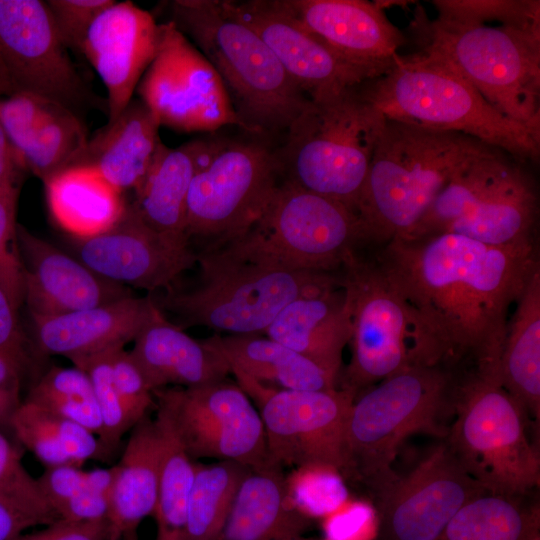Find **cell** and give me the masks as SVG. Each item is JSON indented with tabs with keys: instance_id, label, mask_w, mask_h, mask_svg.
Masks as SVG:
<instances>
[{
	"instance_id": "1",
	"label": "cell",
	"mask_w": 540,
	"mask_h": 540,
	"mask_svg": "<svg viewBox=\"0 0 540 540\" xmlns=\"http://www.w3.org/2000/svg\"><path fill=\"white\" fill-rule=\"evenodd\" d=\"M376 262L457 371L499 381L509 309L539 267L534 242L495 246L454 234L393 238Z\"/></svg>"
},
{
	"instance_id": "2",
	"label": "cell",
	"mask_w": 540,
	"mask_h": 540,
	"mask_svg": "<svg viewBox=\"0 0 540 540\" xmlns=\"http://www.w3.org/2000/svg\"><path fill=\"white\" fill-rule=\"evenodd\" d=\"M196 254L198 284L185 290L172 286L159 302L153 299L181 329L204 326L229 335L262 334L293 300L340 283L338 272L287 268L234 241L204 247Z\"/></svg>"
},
{
	"instance_id": "3",
	"label": "cell",
	"mask_w": 540,
	"mask_h": 540,
	"mask_svg": "<svg viewBox=\"0 0 540 540\" xmlns=\"http://www.w3.org/2000/svg\"><path fill=\"white\" fill-rule=\"evenodd\" d=\"M492 149L460 133L386 118L356 206L364 245L408 236L447 182Z\"/></svg>"
},
{
	"instance_id": "4",
	"label": "cell",
	"mask_w": 540,
	"mask_h": 540,
	"mask_svg": "<svg viewBox=\"0 0 540 540\" xmlns=\"http://www.w3.org/2000/svg\"><path fill=\"white\" fill-rule=\"evenodd\" d=\"M169 14L218 72L241 129L266 139L287 131L310 98L227 0H174Z\"/></svg>"
},
{
	"instance_id": "5",
	"label": "cell",
	"mask_w": 540,
	"mask_h": 540,
	"mask_svg": "<svg viewBox=\"0 0 540 540\" xmlns=\"http://www.w3.org/2000/svg\"><path fill=\"white\" fill-rule=\"evenodd\" d=\"M458 377L442 364L411 366L360 393L346 422L344 479L374 495L396 474L393 464L410 436L444 439L454 416Z\"/></svg>"
},
{
	"instance_id": "6",
	"label": "cell",
	"mask_w": 540,
	"mask_h": 540,
	"mask_svg": "<svg viewBox=\"0 0 540 540\" xmlns=\"http://www.w3.org/2000/svg\"><path fill=\"white\" fill-rule=\"evenodd\" d=\"M360 87L386 118L469 136L520 163L539 156L540 135L500 113L456 71L425 53L398 54L385 73Z\"/></svg>"
},
{
	"instance_id": "7",
	"label": "cell",
	"mask_w": 540,
	"mask_h": 540,
	"mask_svg": "<svg viewBox=\"0 0 540 540\" xmlns=\"http://www.w3.org/2000/svg\"><path fill=\"white\" fill-rule=\"evenodd\" d=\"M360 86L310 99L276 149L282 180L355 213L386 121Z\"/></svg>"
},
{
	"instance_id": "8",
	"label": "cell",
	"mask_w": 540,
	"mask_h": 540,
	"mask_svg": "<svg viewBox=\"0 0 540 540\" xmlns=\"http://www.w3.org/2000/svg\"><path fill=\"white\" fill-rule=\"evenodd\" d=\"M422 53L469 82L496 110L540 135V30L430 20L416 10Z\"/></svg>"
},
{
	"instance_id": "9",
	"label": "cell",
	"mask_w": 540,
	"mask_h": 540,
	"mask_svg": "<svg viewBox=\"0 0 540 540\" xmlns=\"http://www.w3.org/2000/svg\"><path fill=\"white\" fill-rule=\"evenodd\" d=\"M351 316V357L338 387L355 398L411 366L445 365L419 313L391 284L376 261L352 250L339 270Z\"/></svg>"
},
{
	"instance_id": "10",
	"label": "cell",
	"mask_w": 540,
	"mask_h": 540,
	"mask_svg": "<svg viewBox=\"0 0 540 540\" xmlns=\"http://www.w3.org/2000/svg\"><path fill=\"white\" fill-rule=\"evenodd\" d=\"M529 419L496 380L459 375L446 444L464 471L486 491L524 497L540 484L539 448Z\"/></svg>"
},
{
	"instance_id": "11",
	"label": "cell",
	"mask_w": 540,
	"mask_h": 540,
	"mask_svg": "<svg viewBox=\"0 0 540 540\" xmlns=\"http://www.w3.org/2000/svg\"><path fill=\"white\" fill-rule=\"evenodd\" d=\"M535 182L520 162L492 149L463 166L404 238L454 233L495 245L534 242Z\"/></svg>"
},
{
	"instance_id": "12",
	"label": "cell",
	"mask_w": 540,
	"mask_h": 540,
	"mask_svg": "<svg viewBox=\"0 0 540 540\" xmlns=\"http://www.w3.org/2000/svg\"><path fill=\"white\" fill-rule=\"evenodd\" d=\"M266 138H212L187 196L185 231L207 246L249 231L282 181L277 150Z\"/></svg>"
},
{
	"instance_id": "13",
	"label": "cell",
	"mask_w": 540,
	"mask_h": 540,
	"mask_svg": "<svg viewBox=\"0 0 540 540\" xmlns=\"http://www.w3.org/2000/svg\"><path fill=\"white\" fill-rule=\"evenodd\" d=\"M232 241L278 265L317 273H337L347 255L364 245L351 208L284 180L258 222Z\"/></svg>"
},
{
	"instance_id": "14",
	"label": "cell",
	"mask_w": 540,
	"mask_h": 540,
	"mask_svg": "<svg viewBox=\"0 0 540 540\" xmlns=\"http://www.w3.org/2000/svg\"><path fill=\"white\" fill-rule=\"evenodd\" d=\"M230 370L260 414L271 464L328 465L341 472L346 422L355 399L351 393L281 389Z\"/></svg>"
},
{
	"instance_id": "15",
	"label": "cell",
	"mask_w": 540,
	"mask_h": 540,
	"mask_svg": "<svg viewBox=\"0 0 540 540\" xmlns=\"http://www.w3.org/2000/svg\"><path fill=\"white\" fill-rule=\"evenodd\" d=\"M136 90L160 125L183 132L241 128L218 72L170 20L159 23L156 54Z\"/></svg>"
},
{
	"instance_id": "16",
	"label": "cell",
	"mask_w": 540,
	"mask_h": 540,
	"mask_svg": "<svg viewBox=\"0 0 540 540\" xmlns=\"http://www.w3.org/2000/svg\"><path fill=\"white\" fill-rule=\"evenodd\" d=\"M153 394L192 459L230 460L251 468L271 464L260 414L237 383L224 379Z\"/></svg>"
},
{
	"instance_id": "17",
	"label": "cell",
	"mask_w": 540,
	"mask_h": 540,
	"mask_svg": "<svg viewBox=\"0 0 540 540\" xmlns=\"http://www.w3.org/2000/svg\"><path fill=\"white\" fill-rule=\"evenodd\" d=\"M0 71L13 94H34L76 114L96 102L61 42L45 1L0 0Z\"/></svg>"
},
{
	"instance_id": "18",
	"label": "cell",
	"mask_w": 540,
	"mask_h": 540,
	"mask_svg": "<svg viewBox=\"0 0 540 540\" xmlns=\"http://www.w3.org/2000/svg\"><path fill=\"white\" fill-rule=\"evenodd\" d=\"M484 492L439 439L408 472L396 473L374 494L376 540H438L458 510Z\"/></svg>"
},
{
	"instance_id": "19",
	"label": "cell",
	"mask_w": 540,
	"mask_h": 540,
	"mask_svg": "<svg viewBox=\"0 0 540 540\" xmlns=\"http://www.w3.org/2000/svg\"><path fill=\"white\" fill-rule=\"evenodd\" d=\"M76 258L100 276L128 288L165 291L196 263L190 245L176 243L149 228L130 202L108 230L73 238Z\"/></svg>"
},
{
	"instance_id": "20",
	"label": "cell",
	"mask_w": 540,
	"mask_h": 540,
	"mask_svg": "<svg viewBox=\"0 0 540 540\" xmlns=\"http://www.w3.org/2000/svg\"><path fill=\"white\" fill-rule=\"evenodd\" d=\"M228 1L310 98L344 91L378 77L341 56L290 15L280 0Z\"/></svg>"
},
{
	"instance_id": "21",
	"label": "cell",
	"mask_w": 540,
	"mask_h": 540,
	"mask_svg": "<svg viewBox=\"0 0 540 540\" xmlns=\"http://www.w3.org/2000/svg\"><path fill=\"white\" fill-rule=\"evenodd\" d=\"M158 35L152 14L131 1H115L90 26L81 53L106 88L108 122L132 100L156 54Z\"/></svg>"
},
{
	"instance_id": "22",
	"label": "cell",
	"mask_w": 540,
	"mask_h": 540,
	"mask_svg": "<svg viewBox=\"0 0 540 540\" xmlns=\"http://www.w3.org/2000/svg\"><path fill=\"white\" fill-rule=\"evenodd\" d=\"M24 301L32 319L111 303L132 296L131 288L108 280L78 258L17 225Z\"/></svg>"
},
{
	"instance_id": "23",
	"label": "cell",
	"mask_w": 540,
	"mask_h": 540,
	"mask_svg": "<svg viewBox=\"0 0 540 540\" xmlns=\"http://www.w3.org/2000/svg\"><path fill=\"white\" fill-rule=\"evenodd\" d=\"M285 10L353 64L385 73L404 44L402 32L364 0H280Z\"/></svg>"
},
{
	"instance_id": "24",
	"label": "cell",
	"mask_w": 540,
	"mask_h": 540,
	"mask_svg": "<svg viewBox=\"0 0 540 540\" xmlns=\"http://www.w3.org/2000/svg\"><path fill=\"white\" fill-rule=\"evenodd\" d=\"M157 306L152 295H134L95 307L33 320V350L71 362L124 347Z\"/></svg>"
},
{
	"instance_id": "25",
	"label": "cell",
	"mask_w": 540,
	"mask_h": 540,
	"mask_svg": "<svg viewBox=\"0 0 540 540\" xmlns=\"http://www.w3.org/2000/svg\"><path fill=\"white\" fill-rule=\"evenodd\" d=\"M133 341L130 352L153 392L168 386L198 387L231 373L215 348L186 334L158 307Z\"/></svg>"
},
{
	"instance_id": "26",
	"label": "cell",
	"mask_w": 540,
	"mask_h": 540,
	"mask_svg": "<svg viewBox=\"0 0 540 540\" xmlns=\"http://www.w3.org/2000/svg\"><path fill=\"white\" fill-rule=\"evenodd\" d=\"M264 335L339 379L343 350L351 337L350 306L345 289L339 283L320 293L293 300L266 328Z\"/></svg>"
},
{
	"instance_id": "27",
	"label": "cell",
	"mask_w": 540,
	"mask_h": 540,
	"mask_svg": "<svg viewBox=\"0 0 540 540\" xmlns=\"http://www.w3.org/2000/svg\"><path fill=\"white\" fill-rule=\"evenodd\" d=\"M160 126L153 112L132 98L115 120L87 140L70 167L93 168L121 192L134 191L162 143Z\"/></svg>"
},
{
	"instance_id": "28",
	"label": "cell",
	"mask_w": 540,
	"mask_h": 540,
	"mask_svg": "<svg viewBox=\"0 0 540 540\" xmlns=\"http://www.w3.org/2000/svg\"><path fill=\"white\" fill-rule=\"evenodd\" d=\"M211 139H196L177 148L161 143L130 202L138 217L152 230L179 244L186 236V202L194 175L211 146Z\"/></svg>"
},
{
	"instance_id": "29",
	"label": "cell",
	"mask_w": 540,
	"mask_h": 540,
	"mask_svg": "<svg viewBox=\"0 0 540 540\" xmlns=\"http://www.w3.org/2000/svg\"><path fill=\"white\" fill-rule=\"evenodd\" d=\"M310 520L294 505L282 467L269 464L244 478L215 540H292Z\"/></svg>"
},
{
	"instance_id": "30",
	"label": "cell",
	"mask_w": 540,
	"mask_h": 540,
	"mask_svg": "<svg viewBox=\"0 0 540 540\" xmlns=\"http://www.w3.org/2000/svg\"><path fill=\"white\" fill-rule=\"evenodd\" d=\"M160 441L154 419L148 415L130 430L123 453L115 464L110 495L108 540H137L136 530L154 516L159 488Z\"/></svg>"
},
{
	"instance_id": "31",
	"label": "cell",
	"mask_w": 540,
	"mask_h": 540,
	"mask_svg": "<svg viewBox=\"0 0 540 540\" xmlns=\"http://www.w3.org/2000/svg\"><path fill=\"white\" fill-rule=\"evenodd\" d=\"M43 183L51 217L75 239L105 232L127 205L124 193L93 168L70 167Z\"/></svg>"
},
{
	"instance_id": "32",
	"label": "cell",
	"mask_w": 540,
	"mask_h": 540,
	"mask_svg": "<svg viewBox=\"0 0 540 540\" xmlns=\"http://www.w3.org/2000/svg\"><path fill=\"white\" fill-rule=\"evenodd\" d=\"M205 341L236 369L267 385L289 390L328 391L339 379L319 365L261 334L214 335Z\"/></svg>"
},
{
	"instance_id": "33",
	"label": "cell",
	"mask_w": 540,
	"mask_h": 540,
	"mask_svg": "<svg viewBox=\"0 0 540 540\" xmlns=\"http://www.w3.org/2000/svg\"><path fill=\"white\" fill-rule=\"evenodd\" d=\"M500 384L529 421L540 422V267L528 279L508 321L499 367Z\"/></svg>"
},
{
	"instance_id": "34",
	"label": "cell",
	"mask_w": 540,
	"mask_h": 540,
	"mask_svg": "<svg viewBox=\"0 0 540 540\" xmlns=\"http://www.w3.org/2000/svg\"><path fill=\"white\" fill-rule=\"evenodd\" d=\"M10 430L46 468L107 461L96 435L27 400L14 413Z\"/></svg>"
},
{
	"instance_id": "35",
	"label": "cell",
	"mask_w": 540,
	"mask_h": 540,
	"mask_svg": "<svg viewBox=\"0 0 540 540\" xmlns=\"http://www.w3.org/2000/svg\"><path fill=\"white\" fill-rule=\"evenodd\" d=\"M155 406L154 422L160 441L156 540H185L186 510L196 462L187 453L168 412L157 403Z\"/></svg>"
},
{
	"instance_id": "36",
	"label": "cell",
	"mask_w": 540,
	"mask_h": 540,
	"mask_svg": "<svg viewBox=\"0 0 540 540\" xmlns=\"http://www.w3.org/2000/svg\"><path fill=\"white\" fill-rule=\"evenodd\" d=\"M538 518L539 502L486 491L458 510L438 540H525Z\"/></svg>"
},
{
	"instance_id": "37",
	"label": "cell",
	"mask_w": 540,
	"mask_h": 540,
	"mask_svg": "<svg viewBox=\"0 0 540 540\" xmlns=\"http://www.w3.org/2000/svg\"><path fill=\"white\" fill-rule=\"evenodd\" d=\"M252 468L221 460L195 463V475L186 510L185 540H215L237 491Z\"/></svg>"
},
{
	"instance_id": "38",
	"label": "cell",
	"mask_w": 540,
	"mask_h": 540,
	"mask_svg": "<svg viewBox=\"0 0 540 540\" xmlns=\"http://www.w3.org/2000/svg\"><path fill=\"white\" fill-rule=\"evenodd\" d=\"M87 140L79 115L53 102L23 153L24 165L45 182L69 168Z\"/></svg>"
},
{
	"instance_id": "39",
	"label": "cell",
	"mask_w": 540,
	"mask_h": 540,
	"mask_svg": "<svg viewBox=\"0 0 540 540\" xmlns=\"http://www.w3.org/2000/svg\"><path fill=\"white\" fill-rule=\"evenodd\" d=\"M25 400L77 423L100 441L102 418L92 383L82 369L51 367L35 382Z\"/></svg>"
},
{
	"instance_id": "40",
	"label": "cell",
	"mask_w": 540,
	"mask_h": 540,
	"mask_svg": "<svg viewBox=\"0 0 540 540\" xmlns=\"http://www.w3.org/2000/svg\"><path fill=\"white\" fill-rule=\"evenodd\" d=\"M112 351L72 362L75 367L86 372L92 383L103 423L100 443L107 460H110L118 450L124 434L136 424L114 384L111 369Z\"/></svg>"
},
{
	"instance_id": "41",
	"label": "cell",
	"mask_w": 540,
	"mask_h": 540,
	"mask_svg": "<svg viewBox=\"0 0 540 540\" xmlns=\"http://www.w3.org/2000/svg\"><path fill=\"white\" fill-rule=\"evenodd\" d=\"M432 3L441 20L470 24L496 21L507 27L540 30L539 1L437 0Z\"/></svg>"
},
{
	"instance_id": "42",
	"label": "cell",
	"mask_w": 540,
	"mask_h": 540,
	"mask_svg": "<svg viewBox=\"0 0 540 540\" xmlns=\"http://www.w3.org/2000/svg\"><path fill=\"white\" fill-rule=\"evenodd\" d=\"M287 478L291 499L308 518H324L338 509L349 497L341 472L328 465L300 467Z\"/></svg>"
},
{
	"instance_id": "43",
	"label": "cell",
	"mask_w": 540,
	"mask_h": 540,
	"mask_svg": "<svg viewBox=\"0 0 540 540\" xmlns=\"http://www.w3.org/2000/svg\"><path fill=\"white\" fill-rule=\"evenodd\" d=\"M0 498L38 518L44 526L58 520L45 500L37 478L22 462V454L0 429Z\"/></svg>"
},
{
	"instance_id": "44",
	"label": "cell",
	"mask_w": 540,
	"mask_h": 540,
	"mask_svg": "<svg viewBox=\"0 0 540 540\" xmlns=\"http://www.w3.org/2000/svg\"><path fill=\"white\" fill-rule=\"evenodd\" d=\"M19 191L20 185L0 188V288L17 311L24 301L16 222Z\"/></svg>"
},
{
	"instance_id": "45",
	"label": "cell",
	"mask_w": 540,
	"mask_h": 540,
	"mask_svg": "<svg viewBox=\"0 0 540 540\" xmlns=\"http://www.w3.org/2000/svg\"><path fill=\"white\" fill-rule=\"evenodd\" d=\"M52 103L23 92L0 99V125L22 161L25 149Z\"/></svg>"
},
{
	"instance_id": "46",
	"label": "cell",
	"mask_w": 540,
	"mask_h": 540,
	"mask_svg": "<svg viewBox=\"0 0 540 540\" xmlns=\"http://www.w3.org/2000/svg\"><path fill=\"white\" fill-rule=\"evenodd\" d=\"M114 0H47L45 1L55 30L63 45L82 51L88 30L98 15Z\"/></svg>"
},
{
	"instance_id": "47",
	"label": "cell",
	"mask_w": 540,
	"mask_h": 540,
	"mask_svg": "<svg viewBox=\"0 0 540 540\" xmlns=\"http://www.w3.org/2000/svg\"><path fill=\"white\" fill-rule=\"evenodd\" d=\"M324 540H376L378 511L372 500L349 498L324 517Z\"/></svg>"
},
{
	"instance_id": "48",
	"label": "cell",
	"mask_w": 540,
	"mask_h": 540,
	"mask_svg": "<svg viewBox=\"0 0 540 540\" xmlns=\"http://www.w3.org/2000/svg\"><path fill=\"white\" fill-rule=\"evenodd\" d=\"M111 369L115 387L131 418L137 423L155 405L153 391L131 352L124 347L112 351Z\"/></svg>"
},
{
	"instance_id": "49",
	"label": "cell",
	"mask_w": 540,
	"mask_h": 540,
	"mask_svg": "<svg viewBox=\"0 0 540 540\" xmlns=\"http://www.w3.org/2000/svg\"><path fill=\"white\" fill-rule=\"evenodd\" d=\"M31 348L18 321V311L0 288V355L24 373L32 361Z\"/></svg>"
},
{
	"instance_id": "50",
	"label": "cell",
	"mask_w": 540,
	"mask_h": 540,
	"mask_svg": "<svg viewBox=\"0 0 540 540\" xmlns=\"http://www.w3.org/2000/svg\"><path fill=\"white\" fill-rule=\"evenodd\" d=\"M39 488L50 507L56 509L85 487V470L76 465L47 467L37 478Z\"/></svg>"
},
{
	"instance_id": "51",
	"label": "cell",
	"mask_w": 540,
	"mask_h": 540,
	"mask_svg": "<svg viewBox=\"0 0 540 540\" xmlns=\"http://www.w3.org/2000/svg\"><path fill=\"white\" fill-rule=\"evenodd\" d=\"M109 497L83 489L56 509L58 519L75 523L108 522Z\"/></svg>"
},
{
	"instance_id": "52",
	"label": "cell",
	"mask_w": 540,
	"mask_h": 540,
	"mask_svg": "<svg viewBox=\"0 0 540 540\" xmlns=\"http://www.w3.org/2000/svg\"><path fill=\"white\" fill-rule=\"evenodd\" d=\"M108 522L75 523L58 519L44 529L12 540H108Z\"/></svg>"
},
{
	"instance_id": "53",
	"label": "cell",
	"mask_w": 540,
	"mask_h": 540,
	"mask_svg": "<svg viewBox=\"0 0 540 540\" xmlns=\"http://www.w3.org/2000/svg\"><path fill=\"white\" fill-rule=\"evenodd\" d=\"M22 371L10 360L0 355V429L10 430L11 420L21 405Z\"/></svg>"
},
{
	"instance_id": "54",
	"label": "cell",
	"mask_w": 540,
	"mask_h": 540,
	"mask_svg": "<svg viewBox=\"0 0 540 540\" xmlns=\"http://www.w3.org/2000/svg\"><path fill=\"white\" fill-rule=\"evenodd\" d=\"M42 522L0 498V540H12Z\"/></svg>"
},
{
	"instance_id": "55",
	"label": "cell",
	"mask_w": 540,
	"mask_h": 540,
	"mask_svg": "<svg viewBox=\"0 0 540 540\" xmlns=\"http://www.w3.org/2000/svg\"><path fill=\"white\" fill-rule=\"evenodd\" d=\"M27 169L0 125V188L20 185Z\"/></svg>"
},
{
	"instance_id": "56",
	"label": "cell",
	"mask_w": 540,
	"mask_h": 540,
	"mask_svg": "<svg viewBox=\"0 0 540 540\" xmlns=\"http://www.w3.org/2000/svg\"><path fill=\"white\" fill-rule=\"evenodd\" d=\"M115 466L85 471V489L109 497L115 480Z\"/></svg>"
},
{
	"instance_id": "57",
	"label": "cell",
	"mask_w": 540,
	"mask_h": 540,
	"mask_svg": "<svg viewBox=\"0 0 540 540\" xmlns=\"http://www.w3.org/2000/svg\"><path fill=\"white\" fill-rule=\"evenodd\" d=\"M525 540H540V518L533 522Z\"/></svg>"
},
{
	"instance_id": "58",
	"label": "cell",
	"mask_w": 540,
	"mask_h": 540,
	"mask_svg": "<svg viewBox=\"0 0 540 540\" xmlns=\"http://www.w3.org/2000/svg\"><path fill=\"white\" fill-rule=\"evenodd\" d=\"M11 88L0 71V99L12 95Z\"/></svg>"
},
{
	"instance_id": "59",
	"label": "cell",
	"mask_w": 540,
	"mask_h": 540,
	"mask_svg": "<svg viewBox=\"0 0 540 540\" xmlns=\"http://www.w3.org/2000/svg\"><path fill=\"white\" fill-rule=\"evenodd\" d=\"M292 540H313V539H305L302 536H300V537L294 538Z\"/></svg>"
}]
</instances>
